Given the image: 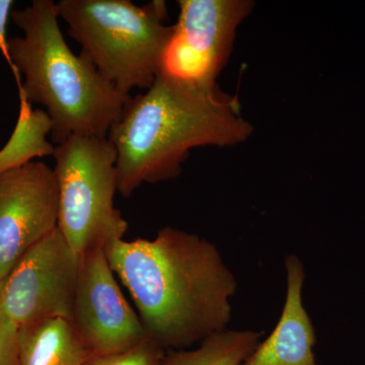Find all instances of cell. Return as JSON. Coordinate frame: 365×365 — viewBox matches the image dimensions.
<instances>
[{"mask_svg": "<svg viewBox=\"0 0 365 365\" xmlns=\"http://www.w3.org/2000/svg\"><path fill=\"white\" fill-rule=\"evenodd\" d=\"M104 250L146 335L163 349L188 347L227 330L237 282L212 242L165 227L153 240H118Z\"/></svg>", "mask_w": 365, "mask_h": 365, "instance_id": "cell-1", "label": "cell"}, {"mask_svg": "<svg viewBox=\"0 0 365 365\" xmlns=\"http://www.w3.org/2000/svg\"><path fill=\"white\" fill-rule=\"evenodd\" d=\"M252 132L237 97L158 76L108 134L118 153V192L128 198L143 182L175 179L190 150L237 145Z\"/></svg>", "mask_w": 365, "mask_h": 365, "instance_id": "cell-2", "label": "cell"}, {"mask_svg": "<svg viewBox=\"0 0 365 365\" xmlns=\"http://www.w3.org/2000/svg\"><path fill=\"white\" fill-rule=\"evenodd\" d=\"M56 4L34 0L11 13L23 37L9 39L11 67L29 102L44 106L51 118L52 143L72 135L108 136L121 119L130 95L107 81L81 52L74 54L62 35Z\"/></svg>", "mask_w": 365, "mask_h": 365, "instance_id": "cell-3", "label": "cell"}, {"mask_svg": "<svg viewBox=\"0 0 365 365\" xmlns=\"http://www.w3.org/2000/svg\"><path fill=\"white\" fill-rule=\"evenodd\" d=\"M56 9L81 52L118 90L130 95L153 86L173 33L165 1L138 6L130 0H60Z\"/></svg>", "mask_w": 365, "mask_h": 365, "instance_id": "cell-4", "label": "cell"}, {"mask_svg": "<svg viewBox=\"0 0 365 365\" xmlns=\"http://www.w3.org/2000/svg\"><path fill=\"white\" fill-rule=\"evenodd\" d=\"M58 228L79 256L123 239L128 222L115 207L118 153L108 136L72 135L55 148Z\"/></svg>", "mask_w": 365, "mask_h": 365, "instance_id": "cell-5", "label": "cell"}, {"mask_svg": "<svg viewBox=\"0 0 365 365\" xmlns=\"http://www.w3.org/2000/svg\"><path fill=\"white\" fill-rule=\"evenodd\" d=\"M179 18L163 50L160 73L185 85L212 88L227 64L248 0H180Z\"/></svg>", "mask_w": 365, "mask_h": 365, "instance_id": "cell-6", "label": "cell"}, {"mask_svg": "<svg viewBox=\"0 0 365 365\" xmlns=\"http://www.w3.org/2000/svg\"><path fill=\"white\" fill-rule=\"evenodd\" d=\"M81 257L58 227L36 244L0 284V321L16 328L71 319Z\"/></svg>", "mask_w": 365, "mask_h": 365, "instance_id": "cell-7", "label": "cell"}, {"mask_svg": "<svg viewBox=\"0 0 365 365\" xmlns=\"http://www.w3.org/2000/svg\"><path fill=\"white\" fill-rule=\"evenodd\" d=\"M114 275L104 248L81 256L71 321L90 354L125 351L148 337Z\"/></svg>", "mask_w": 365, "mask_h": 365, "instance_id": "cell-8", "label": "cell"}, {"mask_svg": "<svg viewBox=\"0 0 365 365\" xmlns=\"http://www.w3.org/2000/svg\"><path fill=\"white\" fill-rule=\"evenodd\" d=\"M54 170L31 162L0 174V284L33 246L58 227Z\"/></svg>", "mask_w": 365, "mask_h": 365, "instance_id": "cell-9", "label": "cell"}, {"mask_svg": "<svg viewBox=\"0 0 365 365\" xmlns=\"http://www.w3.org/2000/svg\"><path fill=\"white\" fill-rule=\"evenodd\" d=\"M287 300L277 325L267 339L259 343L242 365H319L313 348L316 331L302 304L306 274L297 255L285 258Z\"/></svg>", "mask_w": 365, "mask_h": 365, "instance_id": "cell-10", "label": "cell"}, {"mask_svg": "<svg viewBox=\"0 0 365 365\" xmlns=\"http://www.w3.org/2000/svg\"><path fill=\"white\" fill-rule=\"evenodd\" d=\"M88 353L71 319H44L19 328L20 365H83Z\"/></svg>", "mask_w": 365, "mask_h": 365, "instance_id": "cell-11", "label": "cell"}, {"mask_svg": "<svg viewBox=\"0 0 365 365\" xmlns=\"http://www.w3.org/2000/svg\"><path fill=\"white\" fill-rule=\"evenodd\" d=\"M20 93V116L11 139L0 150V174L18 169L33 158L53 155L55 146L46 136L51 133L53 123L48 113L32 109L25 93Z\"/></svg>", "mask_w": 365, "mask_h": 365, "instance_id": "cell-12", "label": "cell"}, {"mask_svg": "<svg viewBox=\"0 0 365 365\" xmlns=\"http://www.w3.org/2000/svg\"><path fill=\"white\" fill-rule=\"evenodd\" d=\"M263 332L252 330L213 334L201 345L188 351H172L162 365H242L260 342Z\"/></svg>", "mask_w": 365, "mask_h": 365, "instance_id": "cell-13", "label": "cell"}, {"mask_svg": "<svg viewBox=\"0 0 365 365\" xmlns=\"http://www.w3.org/2000/svg\"><path fill=\"white\" fill-rule=\"evenodd\" d=\"M163 348L150 337L125 351L112 354H90L83 365H162Z\"/></svg>", "mask_w": 365, "mask_h": 365, "instance_id": "cell-14", "label": "cell"}, {"mask_svg": "<svg viewBox=\"0 0 365 365\" xmlns=\"http://www.w3.org/2000/svg\"><path fill=\"white\" fill-rule=\"evenodd\" d=\"M0 365H20L19 329L0 321Z\"/></svg>", "mask_w": 365, "mask_h": 365, "instance_id": "cell-15", "label": "cell"}, {"mask_svg": "<svg viewBox=\"0 0 365 365\" xmlns=\"http://www.w3.org/2000/svg\"><path fill=\"white\" fill-rule=\"evenodd\" d=\"M14 4L13 0H0V52L4 55L9 66H11V59H9V48H7L9 39L6 37V31Z\"/></svg>", "mask_w": 365, "mask_h": 365, "instance_id": "cell-16", "label": "cell"}]
</instances>
